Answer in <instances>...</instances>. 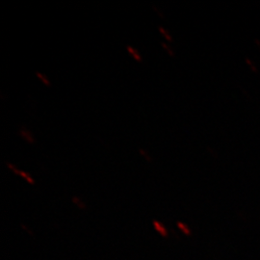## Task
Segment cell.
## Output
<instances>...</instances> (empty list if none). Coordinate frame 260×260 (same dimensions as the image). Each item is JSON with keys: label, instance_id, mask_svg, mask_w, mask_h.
<instances>
[{"label": "cell", "instance_id": "5", "mask_svg": "<svg viewBox=\"0 0 260 260\" xmlns=\"http://www.w3.org/2000/svg\"><path fill=\"white\" fill-rule=\"evenodd\" d=\"M37 76L44 82L45 85H47V86H49L50 85V82H49V80L47 79V77L45 76V75H42V74H40V73H37Z\"/></svg>", "mask_w": 260, "mask_h": 260}, {"label": "cell", "instance_id": "1", "mask_svg": "<svg viewBox=\"0 0 260 260\" xmlns=\"http://www.w3.org/2000/svg\"><path fill=\"white\" fill-rule=\"evenodd\" d=\"M127 50H128V52H129L131 55L133 56V58L136 60V61H138L140 62L142 59H141V56L138 54V52L133 48V47H127Z\"/></svg>", "mask_w": 260, "mask_h": 260}, {"label": "cell", "instance_id": "6", "mask_svg": "<svg viewBox=\"0 0 260 260\" xmlns=\"http://www.w3.org/2000/svg\"><path fill=\"white\" fill-rule=\"evenodd\" d=\"M159 31H160V33L165 37L166 40L168 41H172V37H171V35H169L167 33V31L164 29V28H159Z\"/></svg>", "mask_w": 260, "mask_h": 260}, {"label": "cell", "instance_id": "7", "mask_svg": "<svg viewBox=\"0 0 260 260\" xmlns=\"http://www.w3.org/2000/svg\"><path fill=\"white\" fill-rule=\"evenodd\" d=\"M162 46H163V47H164V48H165V49H166V50H167L168 52H169V54H170V55H174V52H173V50H172V49H171V48H170V47H168L167 45H166V44H163V45H162Z\"/></svg>", "mask_w": 260, "mask_h": 260}, {"label": "cell", "instance_id": "2", "mask_svg": "<svg viewBox=\"0 0 260 260\" xmlns=\"http://www.w3.org/2000/svg\"><path fill=\"white\" fill-rule=\"evenodd\" d=\"M19 177H23L25 180H27L29 183H34V180L32 179L31 176H29V175H28L27 173L20 171V172H19Z\"/></svg>", "mask_w": 260, "mask_h": 260}, {"label": "cell", "instance_id": "4", "mask_svg": "<svg viewBox=\"0 0 260 260\" xmlns=\"http://www.w3.org/2000/svg\"><path fill=\"white\" fill-rule=\"evenodd\" d=\"M21 134H22V136L25 138V139L29 141V142H33V138H32V135L28 132L27 130H22L21 131Z\"/></svg>", "mask_w": 260, "mask_h": 260}, {"label": "cell", "instance_id": "8", "mask_svg": "<svg viewBox=\"0 0 260 260\" xmlns=\"http://www.w3.org/2000/svg\"><path fill=\"white\" fill-rule=\"evenodd\" d=\"M254 42H255V44H256V45H257V46H258V47H259V48H260V41H259V40H257V39H255V40H254Z\"/></svg>", "mask_w": 260, "mask_h": 260}, {"label": "cell", "instance_id": "3", "mask_svg": "<svg viewBox=\"0 0 260 260\" xmlns=\"http://www.w3.org/2000/svg\"><path fill=\"white\" fill-rule=\"evenodd\" d=\"M246 63L248 64V65L250 66V68L251 69V71L252 72H254V73H257V67L255 66V64L251 61V59H249V58H247L246 59Z\"/></svg>", "mask_w": 260, "mask_h": 260}]
</instances>
